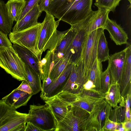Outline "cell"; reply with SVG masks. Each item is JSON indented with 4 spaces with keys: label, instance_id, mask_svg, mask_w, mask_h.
I'll use <instances>...</instances> for the list:
<instances>
[{
    "label": "cell",
    "instance_id": "1",
    "mask_svg": "<svg viewBox=\"0 0 131 131\" xmlns=\"http://www.w3.org/2000/svg\"><path fill=\"white\" fill-rule=\"evenodd\" d=\"M60 20L59 19L55 21L53 15L49 13H46L44 19L41 23L37 45V50L40 60H41L43 52L48 49L54 51L63 32L57 30Z\"/></svg>",
    "mask_w": 131,
    "mask_h": 131
},
{
    "label": "cell",
    "instance_id": "2",
    "mask_svg": "<svg viewBox=\"0 0 131 131\" xmlns=\"http://www.w3.org/2000/svg\"><path fill=\"white\" fill-rule=\"evenodd\" d=\"M92 1V0H73L58 10L53 15L71 26L74 25L91 13Z\"/></svg>",
    "mask_w": 131,
    "mask_h": 131
},
{
    "label": "cell",
    "instance_id": "3",
    "mask_svg": "<svg viewBox=\"0 0 131 131\" xmlns=\"http://www.w3.org/2000/svg\"><path fill=\"white\" fill-rule=\"evenodd\" d=\"M102 28L96 29L87 34L83 46L81 56L75 64L78 70L87 80V77L97 57V46Z\"/></svg>",
    "mask_w": 131,
    "mask_h": 131
},
{
    "label": "cell",
    "instance_id": "4",
    "mask_svg": "<svg viewBox=\"0 0 131 131\" xmlns=\"http://www.w3.org/2000/svg\"><path fill=\"white\" fill-rule=\"evenodd\" d=\"M0 67L17 80H26L25 63L13 46L0 47Z\"/></svg>",
    "mask_w": 131,
    "mask_h": 131
},
{
    "label": "cell",
    "instance_id": "5",
    "mask_svg": "<svg viewBox=\"0 0 131 131\" xmlns=\"http://www.w3.org/2000/svg\"><path fill=\"white\" fill-rule=\"evenodd\" d=\"M27 120L41 131H55L57 121L49 106L30 105Z\"/></svg>",
    "mask_w": 131,
    "mask_h": 131
},
{
    "label": "cell",
    "instance_id": "6",
    "mask_svg": "<svg viewBox=\"0 0 131 131\" xmlns=\"http://www.w3.org/2000/svg\"><path fill=\"white\" fill-rule=\"evenodd\" d=\"M112 108L105 100L95 103L88 118L85 131H104Z\"/></svg>",
    "mask_w": 131,
    "mask_h": 131
},
{
    "label": "cell",
    "instance_id": "7",
    "mask_svg": "<svg viewBox=\"0 0 131 131\" xmlns=\"http://www.w3.org/2000/svg\"><path fill=\"white\" fill-rule=\"evenodd\" d=\"M41 27V23H39L35 26L22 31L11 32L9 35V40L13 44L28 49L38 58L37 47Z\"/></svg>",
    "mask_w": 131,
    "mask_h": 131
},
{
    "label": "cell",
    "instance_id": "8",
    "mask_svg": "<svg viewBox=\"0 0 131 131\" xmlns=\"http://www.w3.org/2000/svg\"><path fill=\"white\" fill-rule=\"evenodd\" d=\"M98 8L97 10H92L86 18L78 23L88 34L99 28H103L108 17L109 10L103 7Z\"/></svg>",
    "mask_w": 131,
    "mask_h": 131
},
{
    "label": "cell",
    "instance_id": "9",
    "mask_svg": "<svg viewBox=\"0 0 131 131\" xmlns=\"http://www.w3.org/2000/svg\"><path fill=\"white\" fill-rule=\"evenodd\" d=\"M72 64H69L61 74L45 88L40 93L41 98L44 101L57 95L62 90L71 73Z\"/></svg>",
    "mask_w": 131,
    "mask_h": 131
},
{
    "label": "cell",
    "instance_id": "10",
    "mask_svg": "<svg viewBox=\"0 0 131 131\" xmlns=\"http://www.w3.org/2000/svg\"><path fill=\"white\" fill-rule=\"evenodd\" d=\"M87 119L77 116L70 110L62 121L57 122L55 131H85Z\"/></svg>",
    "mask_w": 131,
    "mask_h": 131
},
{
    "label": "cell",
    "instance_id": "11",
    "mask_svg": "<svg viewBox=\"0 0 131 131\" xmlns=\"http://www.w3.org/2000/svg\"><path fill=\"white\" fill-rule=\"evenodd\" d=\"M76 24L78 27V30L64 56L69 55L71 63L74 64L78 62L80 59L88 34L85 29L80 27L77 23Z\"/></svg>",
    "mask_w": 131,
    "mask_h": 131
},
{
    "label": "cell",
    "instance_id": "12",
    "mask_svg": "<svg viewBox=\"0 0 131 131\" xmlns=\"http://www.w3.org/2000/svg\"><path fill=\"white\" fill-rule=\"evenodd\" d=\"M125 58V49L110 56L108 68L111 78V84L116 82L119 84Z\"/></svg>",
    "mask_w": 131,
    "mask_h": 131
},
{
    "label": "cell",
    "instance_id": "13",
    "mask_svg": "<svg viewBox=\"0 0 131 131\" xmlns=\"http://www.w3.org/2000/svg\"><path fill=\"white\" fill-rule=\"evenodd\" d=\"M125 58L122 75L119 84L121 95L124 98L131 91V46L125 49Z\"/></svg>",
    "mask_w": 131,
    "mask_h": 131
},
{
    "label": "cell",
    "instance_id": "14",
    "mask_svg": "<svg viewBox=\"0 0 131 131\" xmlns=\"http://www.w3.org/2000/svg\"><path fill=\"white\" fill-rule=\"evenodd\" d=\"M39 4L37 3L21 19L17 22L12 30L13 32H18L30 28L38 25V19L40 16Z\"/></svg>",
    "mask_w": 131,
    "mask_h": 131
},
{
    "label": "cell",
    "instance_id": "15",
    "mask_svg": "<svg viewBox=\"0 0 131 131\" xmlns=\"http://www.w3.org/2000/svg\"><path fill=\"white\" fill-rule=\"evenodd\" d=\"M78 29L77 24L71 25L70 28L63 31L54 53L57 58H63L74 38Z\"/></svg>",
    "mask_w": 131,
    "mask_h": 131
},
{
    "label": "cell",
    "instance_id": "16",
    "mask_svg": "<svg viewBox=\"0 0 131 131\" xmlns=\"http://www.w3.org/2000/svg\"><path fill=\"white\" fill-rule=\"evenodd\" d=\"M50 107L57 122L62 121L71 110L72 105L57 95L45 101Z\"/></svg>",
    "mask_w": 131,
    "mask_h": 131
},
{
    "label": "cell",
    "instance_id": "17",
    "mask_svg": "<svg viewBox=\"0 0 131 131\" xmlns=\"http://www.w3.org/2000/svg\"><path fill=\"white\" fill-rule=\"evenodd\" d=\"M103 28L108 31L110 38L116 45H121L128 43L127 34L115 21L108 17Z\"/></svg>",
    "mask_w": 131,
    "mask_h": 131
},
{
    "label": "cell",
    "instance_id": "18",
    "mask_svg": "<svg viewBox=\"0 0 131 131\" xmlns=\"http://www.w3.org/2000/svg\"><path fill=\"white\" fill-rule=\"evenodd\" d=\"M28 115L16 111L6 123L0 127V131H25Z\"/></svg>",
    "mask_w": 131,
    "mask_h": 131
},
{
    "label": "cell",
    "instance_id": "19",
    "mask_svg": "<svg viewBox=\"0 0 131 131\" xmlns=\"http://www.w3.org/2000/svg\"><path fill=\"white\" fill-rule=\"evenodd\" d=\"M33 95L16 88L2 98L11 107L16 109L26 105Z\"/></svg>",
    "mask_w": 131,
    "mask_h": 131
},
{
    "label": "cell",
    "instance_id": "20",
    "mask_svg": "<svg viewBox=\"0 0 131 131\" xmlns=\"http://www.w3.org/2000/svg\"><path fill=\"white\" fill-rule=\"evenodd\" d=\"M13 47L24 63L40 75L38 65L40 60L37 56L27 49L16 44H13Z\"/></svg>",
    "mask_w": 131,
    "mask_h": 131
},
{
    "label": "cell",
    "instance_id": "21",
    "mask_svg": "<svg viewBox=\"0 0 131 131\" xmlns=\"http://www.w3.org/2000/svg\"><path fill=\"white\" fill-rule=\"evenodd\" d=\"M56 56L54 51L48 50L45 57L40 61L38 68L41 80L43 83L49 77V74L53 66Z\"/></svg>",
    "mask_w": 131,
    "mask_h": 131
},
{
    "label": "cell",
    "instance_id": "22",
    "mask_svg": "<svg viewBox=\"0 0 131 131\" xmlns=\"http://www.w3.org/2000/svg\"><path fill=\"white\" fill-rule=\"evenodd\" d=\"M102 70V62L97 57L87 77V81L89 80L92 82L94 86L95 89L101 91H102L101 79L103 72Z\"/></svg>",
    "mask_w": 131,
    "mask_h": 131
},
{
    "label": "cell",
    "instance_id": "23",
    "mask_svg": "<svg viewBox=\"0 0 131 131\" xmlns=\"http://www.w3.org/2000/svg\"><path fill=\"white\" fill-rule=\"evenodd\" d=\"M26 74L25 80L30 86L32 94L35 95L42 89L41 77L33 69L25 63Z\"/></svg>",
    "mask_w": 131,
    "mask_h": 131
},
{
    "label": "cell",
    "instance_id": "24",
    "mask_svg": "<svg viewBox=\"0 0 131 131\" xmlns=\"http://www.w3.org/2000/svg\"><path fill=\"white\" fill-rule=\"evenodd\" d=\"M14 21L9 15L4 1L0 0V30L9 34L11 32Z\"/></svg>",
    "mask_w": 131,
    "mask_h": 131
},
{
    "label": "cell",
    "instance_id": "25",
    "mask_svg": "<svg viewBox=\"0 0 131 131\" xmlns=\"http://www.w3.org/2000/svg\"><path fill=\"white\" fill-rule=\"evenodd\" d=\"M125 99L121 95L119 84L117 82L111 84L107 92L105 93V100L113 107Z\"/></svg>",
    "mask_w": 131,
    "mask_h": 131
},
{
    "label": "cell",
    "instance_id": "26",
    "mask_svg": "<svg viewBox=\"0 0 131 131\" xmlns=\"http://www.w3.org/2000/svg\"><path fill=\"white\" fill-rule=\"evenodd\" d=\"M25 4L24 0H8L5 4L9 15L14 21H18Z\"/></svg>",
    "mask_w": 131,
    "mask_h": 131
},
{
    "label": "cell",
    "instance_id": "27",
    "mask_svg": "<svg viewBox=\"0 0 131 131\" xmlns=\"http://www.w3.org/2000/svg\"><path fill=\"white\" fill-rule=\"evenodd\" d=\"M70 63V58L68 55L61 59L58 58L56 57L49 74V77L52 81L57 78Z\"/></svg>",
    "mask_w": 131,
    "mask_h": 131
},
{
    "label": "cell",
    "instance_id": "28",
    "mask_svg": "<svg viewBox=\"0 0 131 131\" xmlns=\"http://www.w3.org/2000/svg\"><path fill=\"white\" fill-rule=\"evenodd\" d=\"M110 57L108 43L104 33H101L99 39L97 46V58L102 62L109 59Z\"/></svg>",
    "mask_w": 131,
    "mask_h": 131
},
{
    "label": "cell",
    "instance_id": "29",
    "mask_svg": "<svg viewBox=\"0 0 131 131\" xmlns=\"http://www.w3.org/2000/svg\"><path fill=\"white\" fill-rule=\"evenodd\" d=\"M16 109L8 104L3 99L0 100V127L9 120L16 111Z\"/></svg>",
    "mask_w": 131,
    "mask_h": 131
},
{
    "label": "cell",
    "instance_id": "30",
    "mask_svg": "<svg viewBox=\"0 0 131 131\" xmlns=\"http://www.w3.org/2000/svg\"><path fill=\"white\" fill-rule=\"evenodd\" d=\"M97 102L105 100V93L95 89L83 90L78 96Z\"/></svg>",
    "mask_w": 131,
    "mask_h": 131
},
{
    "label": "cell",
    "instance_id": "31",
    "mask_svg": "<svg viewBox=\"0 0 131 131\" xmlns=\"http://www.w3.org/2000/svg\"><path fill=\"white\" fill-rule=\"evenodd\" d=\"M96 102L93 100L78 96L75 100L70 104L79 107L90 113L94 104Z\"/></svg>",
    "mask_w": 131,
    "mask_h": 131
},
{
    "label": "cell",
    "instance_id": "32",
    "mask_svg": "<svg viewBox=\"0 0 131 131\" xmlns=\"http://www.w3.org/2000/svg\"><path fill=\"white\" fill-rule=\"evenodd\" d=\"M122 0H95L94 5L98 7H103L113 12Z\"/></svg>",
    "mask_w": 131,
    "mask_h": 131
},
{
    "label": "cell",
    "instance_id": "33",
    "mask_svg": "<svg viewBox=\"0 0 131 131\" xmlns=\"http://www.w3.org/2000/svg\"><path fill=\"white\" fill-rule=\"evenodd\" d=\"M111 78L108 68L103 72L101 79V87L102 92L105 93L108 91L111 85Z\"/></svg>",
    "mask_w": 131,
    "mask_h": 131
},
{
    "label": "cell",
    "instance_id": "34",
    "mask_svg": "<svg viewBox=\"0 0 131 131\" xmlns=\"http://www.w3.org/2000/svg\"><path fill=\"white\" fill-rule=\"evenodd\" d=\"M73 0H53L50 2L49 13L52 15L59 9L65 6Z\"/></svg>",
    "mask_w": 131,
    "mask_h": 131
},
{
    "label": "cell",
    "instance_id": "35",
    "mask_svg": "<svg viewBox=\"0 0 131 131\" xmlns=\"http://www.w3.org/2000/svg\"><path fill=\"white\" fill-rule=\"evenodd\" d=\"M40 0H24L25 5L18 21L34 7L37 3H39Z\"/></svg>",
    "mask_w": 131,
    "mask_h": 131
},
{
    "label": "cell",
    "instance_id": "36",
    "mask_svg": "<svg viewBox=\"0 0 131 131\" xmlns=\"http://www.w3.org/2000/svg\"><path fill=\"white\" fill-rule=\"evenodd\" d=\"M7 35L0 30V47L8 48L12 46Z\"/></svg>",
    "mask_w": 131,
    "mask_h": 131
},
{
    "label": "cell",
    "instance_id": "37",
    "mask_svg": "<svg viewBox=\"0 0 131 131\" xmlns=\"http://www.w3.org/2000/svg\"><path fill=\"white\" fill-rule=\"evenodd\" d=\"M113 108V109H112V108L111 110L109 119L113 121L118 122V118L120 110V106L117 105Z\"/></svg>",
    "mask_w": 131,
    "mask_h": 131
},
{
    "label": "cell",
    "instance_id": "38",
    "mask_svg": "<svg viewBox=\"0 0 131 131\" xmlns=\"http://www.w3.org/2000/svg\"><path fill=\"white\" fill-rule=\"evenodd\" d=\"M16 89L29 94H32V91L30 86L25 80L22 81L20 84Z\"/></svg>",
    "mask_w": 131,
    "mask_h": 131
},
{
    "label": "cell",
    "instance_id": "39",
    "mask_svg": "<svg viewBox=\"0 0 131 131\" xmlns=\"http://www.w3.org/2000/svg\"><path fill=\"white\" fill-rule=\"evenodd\" d=\"M50 3V0H40L39 6L40 11L41 13L43 11L49 13Z\"/></svg>",
    "mask_w": 131,
    "mask_h": 131
},
{
    "label": "cell",
    "instance_id": "40",
    "mask_svg": "<svg viewBox=\"0 0 131 131\" xmlns=\"http://www.w3.org/2000/svg\"><path fill=\"white\" fill-rule=\"evenodd\" d=\"M117 122L113 121L109 119L105 124L104 131H116Z\"/></svg>",
    "mask_w": 131,
    "mask_h": 131
},
{
    "label": "cell",
    "instance_id": "41",
    "mask_svg": "<svg viewBox=\"0 0 131 131\" xmlns=\"http://www.w3.org/2000/svg\"><path fill=\"white\" fill-rule=\"evenodd\" d=\"M26 123L25 131H41L40 129L32 123L27 122Z\"/></svg>",
    "mask_w": 131,
    "mask_h": 131
},
{
    "label": "cell",
    "instance_id": "42",
    "mask_svg": "<svg viewBox=\"0 0 131 131\" xmlns=\"http://www.w3.org/2000/svg\"><path fill=\"white\" fill-rule=\"evenodd\" d=\"M122 124L125 131H131V120L122 122Z\"/></svg>",
    "mask_w": 131,
    "mask_h": 131
},
{
    "label": "cell",
    "instance_id": "43",
    "mask_svg": "<svg viewBox=\"0 0 131 131\" xmlns=\"http://www.w3.org/2000/svg\"><path fill=\"white\" fill-rule=\"evenodd\" d=\"M130 120H131V113L130 108L126 107L125 118L123 122Z\"/></svg>",
    "mask_w": 131,
    "mask_h": 131
},
{
    "label": "cell",
    "instance_id": "44",
    "mask_svg": "<svg viewBox=\"0 0 131 131\" xmlns=\"http://www.w3.org/2000/svg\"><path fill=\"white\" fill-rule=\"evenodd\" d=\"M130 2V4H131V0H128Z\"/></svg>",
    "mask_w": 131,
    "mask_h": 131
},
{
    "label": "cell",
    "instance_id": "45",
    "mask_svg": "<svg viewBox=\"0 0 131 131\" xmlns=\"http://www.w3.org/2000/svg\"><path fill=\"white\" fill-rule=\"evenodd\" d=\"M53 0H50V2Z\"/></svg>",
    "mask_w": 131,
    "mask_h": 131
}]
</instances>
